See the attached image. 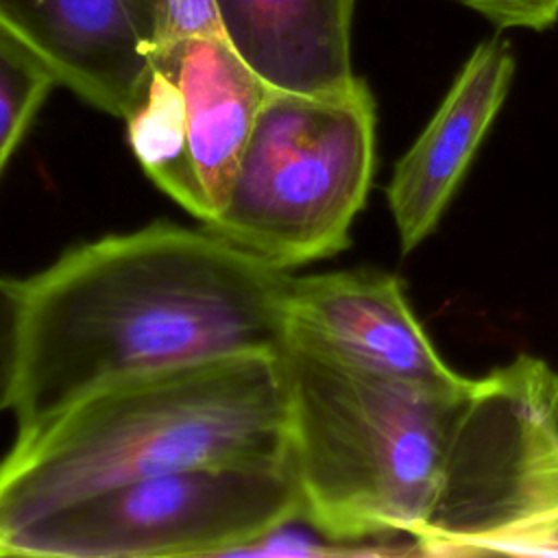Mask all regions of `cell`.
<instances>
[{
    "instance_id": "277c9868",
    "label": "cell",
    "mask_w": 558,
    "mask_h": 558,
    "mask_svg": "<svg viewBox=\"0 0 558 558\" xmlns=\"http://www.w3.org/2000/svg\"><path fill=\"white\" fill-rule=\"evenodd\" d=\"M377 111L355 78L329 94L268 89L209 231L281 270L351 242L375 170Z\"/></svg>"
},
{
    "instance_id": "ba28073f",
    "label": "cell",
    "mask_w": 558,
    "mask_h": 558,
    "mask_svg": "<svg viewBox=\"0 0 558 558\" xmlns=\"http://www.w3.org/2000/svg\"><path fill=\"white\" fill-rule=\"evenodd\" d=\"M0 28L57 85L124 120L150 65L157 0H0Z\"/></svg>"
},
{
    "instance_id": "9c48e42d",
    "label": "cell",
    "mask_w": 558,
    "mask_h": 558,
    "mask_svg": "<svg viewBox=\"0 0 558 558\" xmlns=\"http://www.w3.org/2000/svg\"><path fill=\"white\" fill-rule=\"evenodd\" d=\"M510 41L495 35L475 46L442 102L386 187L401 253L416 248L438 225L493 126L514 78Z\"/></svg>"
},
{
    "instance_id": "4fadbf2b",
    "label": "cell",
    "mask_w": 558,
    "mask_h": 558,
    "mask_svg": "<svg viewBox=\"0 0 558 558\" xmlns=\"http://www.w3.org/2000/svg\"><path fill=\"white\" fill-rule=\"evenodd\" d=\"M482 15L497 31H547L558 22V0H451Z\"/></svg>"
},
{
    "instance_id": "52a82bcc",
    "label": "cell",
    "mask_w": 558,
    "mask_h": 558,
    "mask_svg": "<svg viewBox=\"0 0 558 558\" xmlns=\"http://www.w3.org/2000/svg\"><path fill=\"white\" fill-rule=\"evenodd\" d=\"M288 340L414 386L456 388L469 379L440 357L401 281L377 268L290 277Z\"/></svg>"
},
{
    "instance_id": "7a4b0ae2",
    "label": "cell",
    "mask_w": 558,
    "mask_h": 558,
    "mask_svg": "<svg viewBox=\"0 0 558 558\" xmlns=\"http://www.w3.org/2000/svg\"><path fill=\"white\" fill-rule=\"evenodd\" d=\"M288 270L207 227L157 222L65 251L24 281V436L109 381L244 353H283Z\"/></svg>"
},
{
    "instance_id": "5b68a950",
    "label": "cell",
    "mask_w": 558,
    "mask_h": 558,
    "mask_svg": "<svg viewBox=\"0 0 558 558\" xmlns=\"http://www.w3.org/2000/svg\"><path fill=\"white\" fill-rule=\"evenodd\" d=\"M303 512L292 456L194 464L57 508L2 538L4 556H231Z\"/></svg>"
},
{
    "instance_id": "7c38bea8",
    "label": "cell",
    "mask_w": 558,
    "mask_h": 558,
    "mask_svg": "<svg viewBox=\"0 0 558 558\" xmlns=\"http://www.w3.org/2000/svg\"><path fill=\"white\" fill-rule=\"evenodd\" d=\"M24 329V281L0 277V412L13 408Z\"/></svg>"
},
{
    "instance_id": "8992f818",
    "label": "cell",
    "mask_w": 558,
    "mask_h": 558,
    "mask_svg": "<svg viewBox=\"0 0 558 558\" xmlns=\"http://www.w3.org/2000/svg\"><path fill=\"white\" fill-rule=\"evenodd\" d=\"M268 89L220 33L157 44L124 118L129 146L146 177L205 225Z\"/></svg>"
},
{
    "instance_id": "8fae6325",
    "label": "cell",
    "mask_w": 558,
    "mask_h": 558,
    "mask_svg": "<svg viewBox=\"0 0 558 558\" xmlns=\"http://www.w3.org/2000/svg\"><path fill=\"white\" fill-rule=\"evenodd\" d=\"M54 85L50 70L0 28V177Z\"/></svg>"
},
{
    "instance_id": "9a60e30c",
    "label": "cell",
    "mask_w": 558,
    "mask_h": 558,
    "mask_svg": "<svg viewBox=\"0 0 558 558\" xmlns=\"http://www.w3.org/2000/svg\"><path fill=\"white\" fill-rule=\"evenodd\" d=\"M0 556H4V554H2V549H0Z\"/></svg>"
},
{
    "instance_id": "30bf717a",
    "label": "cell",
    "mask_w": 558,
    "mask_h": 558,
    "mask_svg": "<svg viewBox=\"0 0 558 558\" xmlns=\"http://www.w3.org/2000/svg\"><path fill=\"white\" fill-rule=\"evenodd\" d=\"M357 0H214L225 39L270 87L329 94L357 76L351 28Z\"/></svg>"
},
{
    "instance_id": "5bb4252c",
    "label": "cell",
    "mask_w": 558,
    "mask_h": 558,
    "mask_svg": "<svg viewBox=\"0 0 558 558\" xmlns=\"http://www.w3.org/2000/svg\"><path fill=\"white\" fill-rule=\"evenodd\" d=\"M222 35L214 0H157L155 46L192 37Z\"/></svg>"
},
{
    "instance_id": "3957f363",
    "label": "cell",
    "mask_w": 558,
    "mask_h": 558,
    "mask_svg": "<svg viewBox=\"0 0 558 558\" xmlns=\"http://www.w3.org/2000/svg\"><path fill=\"white\" fill-rule=\"evenodd\" d=\"M288 453V379L277 353L122 377L15 438L0 462V549L13 530L102 490L194 464Z\"/></svg>"
},
{
    "instance_id": "6da1fadb",
    "label": "cell",
    "mask_w": 558,
    "mask_h": 558,
    "mask_svg": "<svg viewBox=\"0 0 558 558\" xmlns=\"http://www.w3.org/2000/svg\"><path fill=\"white\" fill-rule=\"evenodd\" d=\"M290 456L303 514L357 554L410 536L469 556L510 541L530 475L523 386L510 362L456 388L364 373L286 340Z\"/></svg>"
}]
</instances>
